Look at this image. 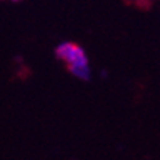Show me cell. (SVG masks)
Wrapping results in <instances>:
<instances>
[{
	"instance_id": "obj_1",
	"label": "cell",
	"mask_w": 160,
	"mask_h": 160,
	"mask_svg": "<svg viewBox=\"0 0 160 160\" xmlns=\"http://www.w3.org/2000/svg\"><path fill=\"white\" fill-rule=\"evenodd\" d=\"M56 56L66 62L69 71L81 79L90 78V65L87 54L79 46L73 43H63L56 49Z\"/></svg>"
},
{
	"instance_id": "obj_2",
	"label": "cell",
	"mask_w": 160,
	"mask_h": 160,
	"mask_svg": "<svg viewBox=\"0 0 160 160\" xmlns=\"http://www.w3.org/2000/svg\"><path fill=\"white\" fill-rule=\"evenodd\" d=\"M13 2H19V0H13Z\"/></svg>"
}]
</instances>
